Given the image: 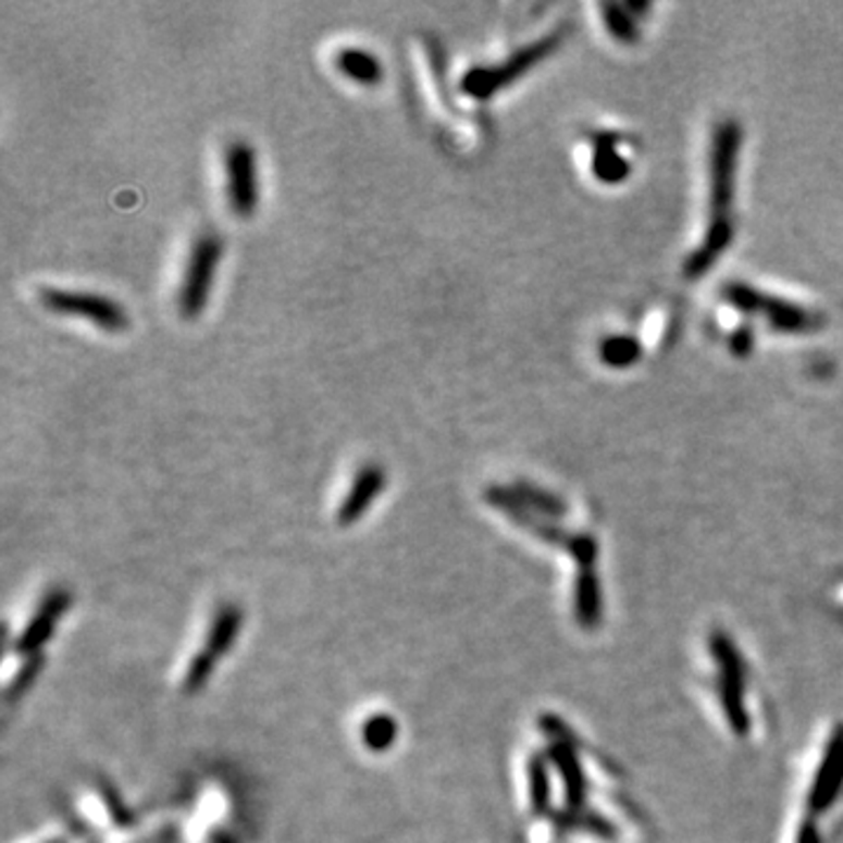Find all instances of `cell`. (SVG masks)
<instances>
[{"mask_svg": "<svg viewBox=\"0 0 843 843\" xmlns=\"http://www.w3.org/2000/svg\"><path fill=\"white\" fill-rule=\"evenodd\" d=\"M741 150V127L739 122L727 120L715 132L712 144V202H710V225L701 247L686 258L684 274L689 280L703 277L715 260L724 253L733 239V193H735V164Z\"/></svg>", "mask_w": 843, "mask_h": 843, "instance_id": "1", "label": "cell"}, {"mask_svg": "<svg viewBox=\"0 0 843 843\" xmlns=\"http://www.w3.org/2000/svg\"><path fill=\"white\" fill-rule=\"evenodd\" d=\"M565 40V28H558L554 30V34H548L540 40L530 42L528 48L513 52L509 59L501 61V64L497 66H476L467 71V75L462 78V91L473 99H489L495 97L499 89L509 87L511 83H516L520 75H525L530 69H534L536 64H542V61L550 54L556 52L560 48V42Z\"/></svg>", "mask_w": 843, "mask_h": 843, "instance_id": "2", "label": "cell"}, {"mask_svg": "<svg viewBox=\"0 0 843 843\" xmlns=\"http://www.w3.org/2000/svg\"><path fill=\"white\" fill-rule=\"evenodd\" d=\"M221 256L223 239L216 233H202L195 239L178 290V310L183 319H195L207 308Z\"/></svg>", "mask_w": 843, "mask_h": 843, "instance_id": "3", "label": "cell"}, {"mask_svg": "<svg viewBox=\"0 0 843 843\" xmlns=\"http://www.w3.org/2000/svg\"><path fill=\"white\" fill-rule=\"evenodd\" d=\"M40 302L54 314L66 317H85L91 324L109 333H120L129 328V314L122 305L113 298L101 294H89V290H66L45 286L40 288Z\"/></svg>", "mask_w": 843, "mask_h": 843, "instance_id": "4", "label": "cell"}, {"mask_svg": "<svg viewBox=\"0 0 843 843\" xmlns=\"http://www.w3.org/2000/svg\"><path fill=\"white\" fill-rule=\"evenodd\" d=\"M727 300L733 302L739 310H745V312H761L769 317L771 326L776 331H783V333H806V331H814L818 328L822 321L818 314L808 312L804 308H799V305H792V302H783L778 298H769L759 294V290L749 288V286H743V284H731L727 286Z\"/></svg>", "mask_w": 843, "mask_h": 843, "instance_id": "5", "label": "cell"}, {"mask_svg": "<svg viewBox=\"0 0 843 843\" xmlns=\"http://www.w3.org/2000/svg\"><path fill=\"white\" fill-rule=\"evenodd\" d=\"M225 174H227V202L239 219L253 216L258 207V176H256V150L249 141H233L225 148Z\"/></svg>", "mask_w": 843, "mask_h": 843, "instance_id": "6", "label": "cell"}, {"mask_svg": "<svg viewBox=\"0 0 843 843\" xmlns=\"http://www.w3.org/2000/svg\"><path fill=\"white\" fill-rule=\"evenodd\" d=\"M69 607H71V593L69 591L54 588L52 593L45 595L40 607L36 609V615L30 617V621L26 623L22 635L17 637V645H14L17 654H22L26 658L40 654V649L48 645L52 633L57 631L59 619L66 615Z\"/></svg>", "mask_w": 843, "mask_h": 843, "instance_id": "7", "label": "cell"}, {"mask_svg": "<svg viewBox=\"0 0 843 843\" xmlns=\"http://www.w3.org/2000/svg\"><path fill=\"white\" fill-rule=\"evenodd\" d=\"M387 485V471L380 464H365L361 471L351 481L349 493L345 495L340 509L335 513L337 525L349 528L355 525L357 520L365 516V511L371 509V504L382 495V489Z\"/></svg>", "mask_w": 843, "mask_h": 843, "instance_id": "8", "label": "cell"}, {"mask_svg": "<svg viewBox=\"0 0 843 843\" xmlns=\"http://www.w3.org/2000/svg\"><path fill=\"white\" fill-rule=\"evenodd\" d=\"M335 66L347 80L363 87L380 85L382 75H385L382 61L373 52H368L363 48H343L335 54Z\"/></svg>", "mask_w": 843, "mask_h": 843, "instance_id": "9", "label": "cell"}, {"mask_svg": "<svg viewBox=\"0 0 843 843\" xmlns=\"http://www.w3.org/2000/svg\"><path fill=\"white\" fill-rule=\"evenodd\" d=\"M241 623H244L241 609L237 605H223L209 625L207 642H204L202 649L221 661V658L235 647V642H237L239 631H241Z\"/></svg>", "mask_w": 843, "mask_h": 843, "instance_id": "10", "label": "cell"}, {"mask_svg": "<svg viewBox=\"0 0 843 843\" xmlns=\"http://www.w3.org/2000/svg\"><path fill=\"white\" fill-rule=\"evenodd\" d=\"M396 735H398L396 719L385 712L368 717L361 729L363 745L371 749V753H387V749L396 743Z\"/></svg>", "mask_w": 843, "mask_h": 843, "instance_id": "11", "label": "cell"}, {"mask_svg": "<svg viewBox=\"0 0 843 843\" xmlns=\"http://www.w3.org/2000/svg\"><path fill=\"white\" fill-rule=\"evenodd\" d=\"M216 666H219V658H213L209 652H204V649H199L195 656H193V661H190V666H188V670H186V678H183V694H197V692H202V689L209 684V680H211V674H213V670H216Z\"/></svg>", "mask_w": 843, "mask_h": 843, "instance_id": "12", "label": "cell"}, {"mask_svg": "<svg viewBox=\"0 0 843 843\" xmlns=\"http://www.w3.org/2000/svg\"><path fill=\"white\" fill-rule=\"evenodd\" d=\"M42 664H45L42 654L28 656L26 661L22 664V668L17 670V674H14V678H12V682L8 684L5 698H8V701H17V698H20V696L26 692V689H28L30 684H34V682L38 680V672H40Z\"/></svg>", "mask_w": 843, "mask_h": 843, "instance_id": "13", "label": "cell"}, {"mask_svg": "<svg viewBox=\"0 0 843 843\" xmlns=\"http://www.w3.org/2000/svg\"><path fill=\"white\" fill-rule=\"evenodd\" d=\"M605 355V361L611 363V365H628L631 361H635V355H637V347L631 343V340H609L603 349Z\"/></svg>", "mask_w": 843, "mask_h": 843, "instance_id": "14", "label": "cell"}, {"mask_svg": "<svg viewBox=\"0 0 843 843\" xmlns=\"http://www.w3.org/2000/svg\"><path fill=\"white\" fill-rule=\"evenodd\" d=\"M48 843H66L64 839H54V841H48Z\"/></svg>", "mask_w": 843, "mask_h": 843, "instance_id": "15", "label": "cell"}]
</instances>
